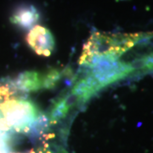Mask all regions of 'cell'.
<instances>
[{
    "instance_id": "1",
    "label": "cell",
    "mask_w": 153,
    "mask_h": 153,
    "mask_svg": "<svg viewBox=\"0 0 153 153\" xmlns=\"http://www.w3.org/2000/svg\"><path fill=\"white\" fill-rule=\"evenodd\" d=\"M153 38V33L111 34L95 32L83 45L79 64L84 66L89 60L99 58H118L140 41Z\"/></svg>"
},
{
    "instance_id": "2",
    "label": "cell",
    "mask_w": 153,
    "mask_h": 153,
    "mask_svg": "<svg viewBox=\"0 0 153 153\" xmlns=\"http://www.w3.org/2000/svg\"><path fill=\"white\" fill-rule=\"evenodd\" d=\"M2 130L27 129L38 117L37 106L23 99L12 97L0 104Z\"/></svg>"
},
{
    "instance_id": "3",
    "label": "cell",
    "mask_w": 153,
    "mask_h": 153,
    "mask_svg": "<svg viewBox=\"0 0 153 153\" xmlns=\"http://www.w3.org/2000/svg\"><path fill=\"white\" fill-rule=\"evenodd\" d=\"M28 46L40 56L49 57L55 47V38L48 28L35 26L28 33L26 38Z\"/></svg>"
},
{
    "instance_id": "4",
    "label": "cell",
    "mask_w": 153,
    "mask_h": 153,
    "mask_svg": "<svg viewBox=\"0 0 153 153\" xmlns=\"http://www.w3.org/2000/svg\"><path fill=\"white\" fill-rule=\"evenodd\" d=\"M39 18L40 14L37 8L32 4H27L17 8L12 15L10 21L19 27L25 30H31L39 21Z\"/></svg>"
},
{
    "instance_id": "5",
    "label": "cell",
    "mask_w": 153,
    "mask_h": 153,
    "mask_svg": "<svg viewBox=\"0 0 153 153\" xmlns=\"http://www.w3.org/2000/svg\"><path fill=\"white\" fill-rule=\"evenodd\" d=\"M16 88L22 91L32 92L44 88V73L26 71L17 78Z\"/></svg>"
},
{
    "instance_id": "6",
    "label": "cell",
    "mask_w": 153,
    "mask_h": 153,
    "mask_svg": "<svg viewBox=\"0 0 153 153\" xmlns=\"http://www.w3.org/2000/svg\"><path fill=\"white\" fill-rule=\"evenodd\" d=\"M76 99L71 94L59 99L52 107L50 112V122L54 123L57 121L60 120L61 118L65 117L71 106L76 104Z\"/></svg>"
},
{
    "instance_id": "7",
    "label": "cell",
    "mask_w": 153,
    "mask_h": 153,
    "mask_svg": "<svg viewBox=\"0 0 153 153\" xmlns=\"http://www.w3.org/2000/svg\"><path fill=\"white\" fill-rule=\"evenodd\" d=\"M14 96V90L9 85L0 83V100H5Z\"/></svg>"
}]
</instances>
